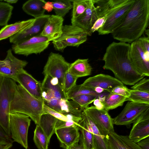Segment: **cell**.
<instances>
[{"mask_svg":"<svg viewBox=\"0 0 149 149\" xmlns=\"http://www.w3.org/2000/svg\"><path fill=\"white\" fill-rule=\"evenodd\" d=\"M130 44L113 42L107 47L102 60L103 68L111 71L123 84L133 86L144 77L133 68L129 57Z\"/></svg>","mask_w":149,"mask_h":149,"instance_id":"1","label":"cell"},{"mask_svg":"<svg viewBox=\"0 0 149 149\" xmlns=\"http://www.w3.org/2000/svg\"><path fill=\"white\" fill-rule=\"evenodd\" d=\"M149 21V0H135L121 24L111 34L120 42L131 43L141 36Z\"/></svg>","mask_w":149,"mask_h":149,"instance_id":"2","label":"cell"},{"mask_svg":"<svg viewBox=\"0 0 149 149\" xmlns=\"http://www.w3.org/2000/svg\"><path fill=\"white\" fill-rule=\"evenodd\" d=\"M43 103L36 99L19 84L16 85L10 107V113H18L29 116L36 125L43 113Z\"/></svg>","mask_w":149,"mask_h":149,"instance_id":"3","label":"cell"},{"mask_svg":"<svg viewBox=\"0 0 149 149\" xmlns=\"http://www.w3.org/2000/svg\"><path fill=\"white\" fill-rule=\"evenodd\" d=\"M135 0H112L107 18L97 31L98 34L111 33L122 23Z\"/></svg>","mask_w":149,"mask_h":149,"instance_id":"4","label":"cell"},{"mask_svg":"<svg viewBox=\"0 0 149 149\" xmlns=\"http://www.w3.org/2000/svg\"><path fill=\"white\" fill-rule=\"evenodd\" d=\"M16 82L4 76L0 90V126L9 137L11 136L9 125L10 107L15 91Z\"/></svg>","mask_w":149,"mask_h":149,"instance_id":"5","label":"cell"},{"mask_svg":"<svg viewBox=\"0 0 149 149\" xmlns=\"http://www.w3.org/2000/svg\"><path fill=\"white\" fill-rule=\"evenodd\" d=\"M87 33L83 29L73 25L63 26L61 36L52 41L55 49L63 51L68 46L78 47L87 40Z\"/></svg>","mask_w":149,"mask_h":149,"instance_id":"6","label":"cell"},{"mask_svg":"<svg viewBox=\"0 0 149 149\" xmlns=\"http://www.w3.org/2000/svg\"><path fill=\"white\" fill-rule=\"evenodd\" d=\"M25 114L18 113H10L9 125L11 136L13 141L28 149V133L31 120Z\"/></svg>","mask_w":149,"mask_h":149,"instance_id":"7","label":"cell"},{"mask_svg":"<svg viewBox=\"0 0 149 149\" xmlns=\"http://www.w3.org/2000/svg\"><path fill=\"white\" fill-rule=\"evenodd\" d=\"M70 65L61 55L51 52L44 67L43 73L45 76L56 78L63 89L65 76Z\"/></svg>","mask_w":149,"mask_h":149,"instance_id":"8","label":"cell"},{"mask_svg":"<svg viewBox=\"0 0 149 149\" xmlns=\"http://www.w3.org/2000/svg\"><path fill=\"white\" fill-rule=\"evenodd\" d=\"M129 57L134 69L139 74L149 76V52L146 50L138 39L131 43Z\"/></svg>","mask_w":149,"mask_h":149,"instance_id":"9","label":"cell"},{"mask_svg":"<svg viewBox=\"0 0 149 149\" xmlns=\"http://www.w3.org/2000/svg\"><path fill=\"white\" fill-rule=\"evenodd\" d=\"M50 42L41 35L32 37L12 46V50L16 54L27 56L32 54H40L48 47Z\"/></svg>","mask_w":149,"mask_h":149,"instance_id":"10","label":"cell"},{"mask_svg":"<svg viewBox=\"0 0 149 149\" xmlns=\"http://www.w3.org/2000/svg\"><path fill=\"white\" fill-rule=\"evenodd\" d=\"M148 108L149 104L129 101L121 112L113 118V124L125 125L129 128L131 124Z\"/></svg>","mask_w":149,"mask_h":149,"instance_id":"11","label":"cell"},{"mask_svg":"<svg viewBox=\"0 0 149 149\" xmlns=\"http://www.w3.org/2000/svg\"><path fill=\"white\" fill-rule=\"evenodd\" d=\"M83 111L104 136H108L110 133L114 131L113 118L108 111L92 106L87 108Z\"/></svg>","mask_w":149,"mask_h":149,"instance_id":"12","label":"cell"},{"mask_svg":"<svg viewBox=\"0 0 149 149\" xmlns=\"http://www.w3.org/2000/svg\"><path fill=\"white\" fill-rule=\"evenodd\" d=\"M12 51L11 49H9L5 58L0 60V74L14 81L17 74L24 69L28 62L16 58Z\"/></svg>","mask_w":149,"mask_h":149,"instance_id":"13","label":"cell"},{"mask_svg":"<svg viewBox=\"0 0 149 149\" xmlns=\"http://www.w3.org/2000/svg\"><path fill=\"white\" fill-rule=\"evenodd\" d=\"M50 15H45L35 18L33 24L30 26L10 38V43L15 44L32 37L41 35L45 25Z\"/></svg>","mask_w":149,"mask_h":149,"instance_id":"14","label":"cell"},{"mask_svg":"<svg viewBox=\"0 0 149 149\" xmlns=\"http://www.w3.org/2000/svg\"><path fill=\"white\" fill-rule=\"evenodd\" d=\"M82 84L93 90L95 88L99 87L109 93L115 87L124 86L123 83L116 78L102 74L89 77Z\"/></svg>","mask_w":149,"mask_h":149,"instance_id":"15","label":"cell"},{"mask_svg":"<svg viewBox=\"0 0 149 149\" xmlns=\"http://www.w3.org/2000/svg\"><path fill=\"white\" fill-rule=\"evenodd\" d=\"M128 136L130 140L136 143L149 137V108L144 111L133 123Z\"/></svg>","mask_w":149,"mask_h":149,"instance_id":"16","label":"cell"},{"mask_svg":"<svg viewBox=\"0 0 149 149\" xmlns=\"http://www.w3.org/2000/svg\"><path fill=\"white\" fill-rule=\"evenodd\" d=\"M14 81L19 83L33 97L43 102L41 83L24 69L17 74Z\"/></svg>","mask_w":149,"mask_h":149,"instance_id":"17","label":"cell"},{"mask_svg":"<svg viewBox=\"0 0 149 149\" xmlns=\"http://www.w3.org/2000/svg\"><path fill=\"white\" fill-rule=\"evenodd\" d=\"M41 86L43 101L49 100L53 98L57 99H67L66 93L56 78L45 76Z\"/></svg>","mask_w":149,"mask_h":149,"instance_id":"18","label":"cell"},{"mask_svg":"<svg viewBox=\"0 0 149 149\" xmlns=\"http://www.w3.org/2000/svg\"><path fill=\"white\" fill-rule=\"evenodd\" d=\"M79 124L70 127L56 129L55 133L64 149H69L75 143L79 141Z\"/></svg>","mask_w":149,"mask_h":149,"instance_id":"19","label":"cell"},{"mask_svg":"<svg viewBox=\"0 0 149 149\" xmlns=\"http://www.w3.org/2000/svg\"><path fill=\"white\" fill-rule=\"evenodd\" d=\"M43 104L51 109L63 114H71L81 117L83 111L79 109L72 101L66 99H57L53 98Z\"/></svg>","mask_w":149,"mask_h":149,"instance_id":"20","label":"cell"},{"mask_svg":"<svg viewBox=\"0 0 149 149\" xmlns=\"http://www.w3.org/2000/svg\"><path fill=\"white\" fill-rule=\"evenodd\" d=\"M63 18L56 15H50L41 35L46 37L50 42L59 38L62 33Z\"/></svg>","mask_w":149,"mask_h":149,"instance_id":"21","label":"cell"},{"mask_svg":"<svg viewBox=\"0 0 149 149\" xmlns=\"http://www.w3.org/2000/svg\"><path fill=\"white\" fill-rule=\"evenodd\" d=\"M109 149H141L128 136L118 134L114 131L108 136Z\"/></svg>","mask_w":149,"mask_h":149,"instance_id":"22","label":"cell"},{"mask_svg":"<svg viewBox=\"0 0 149 149\" xmlns=\"http://www.w3.org/2000/svg\"><path fill=\"white\" fill-rule=\"evenodd\" d=\"M96 0H89L88 5L84 12L74 20L71 21L72 25L78 26L84 30L90 36L93 14L95 9Z\"/></svg>","mask_w":149,"mask_h":149,"instance_id":"23","label":"cell"},{"mask_svg":"<svg viewBox=\"0 0 149 149\" xmlns=\"http://www.w3.org/2000/svg\"><path fill=\"white\" fill-rule=\"evenodd\" d=\"M35 19V18L31 19L5 26L0 30V41L10 38L29 27L33 24Z\"/></svg>","mask_w":149,"mask_h":149,"instance_id":"24","label":"cell"},{"mask_svg":"<svg viewBox=\"0 0 149 149\" xmlns=\"http://www.w3.org/2000/svg\"><path fill=\"white\" fill-rule=\"evenodd\" d=\"M82 119L79 123V130L81 131L80 144L86 149L93 148V135L91 127L85 118L83 112Z\"/></svg>","mask_w":149,"mask_h":149,"instance_id":"25","label":"cell"},{"mask_svg":"<svg viewBox=\"0 0 149 149\" xmlns=\"http://www.w3.org/2000/svg\"><path fill=\"white\" fill-rule=\"evenodd\" d=\"M92 70L88 59H78L70 63L68 72L79 78L90 75Z\"/></svg>","mask_w":149,"mask_h":149,"instance_id":"26","label":"cell"},{"mask_svg":"<svg viewBox=\"0 0 149 149\" xmlns=\"http://www.w3.org/2000/svg\"><path fill=\"white\" fill-rule=\"evenodd\" d=\"M83 113L92 130L93 148L94 149H109L108 136H106L103 135L91 119L83 111Z\"/></svg>","mask_w":149,"mask_h":149,"instance_id":"27","label":"cell"},{"mask_svg":"<svg viewBox=\"0 0 149 149\" xmlns=\"http://www.w3.org/2000/svg\"><path fill=\"white\" fill-rule=\"evenodd\" d=\"M46 2L43 0H29L23 4L22 9L27 14L37 18L45 15L43 6Z\"/></svg>","mask_w":149,"mask_h":149,"instance_id":"28","label":"cell"},{"mask_svg":"<svg viewBox=\"0 0 149 149\" xmlns=\"http://www.w3.org/2000/svg\"><path fill=\"white\" fill-rule=\"evenodd\" d=\"M58 120L51 115L43 112L37 124L40 127L45 134L49 142L52 136L55 133L56 123Z\"/></svg>","mask_w":149,"mask_h":149,"instance_id":"29","label":"cell"},{"mask_svg":"<svg viewBox=\"0 0 149 149\" xmlns=\"http://www.w3.org/2000/svg\"><path fill=\"white\" fill-rule=\"evenodd\" d=\"M99 97L98 98L104 106V109L107 111L122 106L126 101V97L112 93H109L102 97Z\"/></svg>","mask_w":149,"mask_h":149,"instance_id":"30","label":"cell"},{"mask_svg":"<svg viewBox=\"0 0 149 149\" xmlns=\"http://www.w3.org/2000/svg\"><path fill=\"white\" fill-rule=\"evenodd\" d=\"M67 98L68 100H72L73 97L77 96L84 95H90L98 97L101 96L102 94L96 93L92 89L83 85H75L66 93Z\"/></svg>","mask_w":149,"mask_h":149,"instance_id":"31","label":"cell"},{"mask_svg":"<svg viewBox=\"0 0 149 149\" xmlns=\"http://www.w3.org/2000/svg\"><path fill=\"white\" fill-rule=\"evenodd\" d=\"M53 10L56 15L63 18L72 8L71 0H56L53 1Z\"/></svg>","mask_w":149,"mask_h":149,"instance_id":"32","label":"cell"},{"mask_svg":"<svg viewBox=\"0 0 149 149\" xmlns=\"http://www.w3.org/2000/svg\"><path fill=\"white\" fill-rule=\"evenodd\" d=\"M33 141L38 149H48L49 142L40 127L37 124L34 132Z\"/></svg>","mask_w":149,"mask_h":149,"instance_id":"33","label":"cell"},{"mask_svg":"<svg viewBox=\"0 0 149 149\" xmlns=\"http://www.w3.org/2000/svg\"><path fill=\"white\" fill-rule=\"evenodd\" d=\"M44 112L49 113L58 120L63 121L72 120L79 123L82 119L81 117H78L71 114H63L57 112L51 109L43 104Z\"/></svg>","mask_w":149,"mask_h":149,"instance_id":"34","label":"cell"},{"mask_svg":"<svg viewBox=\"0 0 149 149\" xmlns=\"http://www.w3.org/2000/svg\"><path fill=\"white\" fill-rule=\"evenodd\" d=\"M71 1L72 5L71 19V21H72L84 12L88 5L89 0H73Z\"/></svg>","mask_w":149,"mask_h":149,"instance_id":"35","label":"cell"},{"mask_svg":"<svg viewBox=\"0 0 149 149\" xmlns=\"http://www.w3.org/2000/svg\"><path fill=\"white\" fill-rule=\"evenodd\" d=\"M13 9V6L9 4L0 1V26L8 25Z\"/></svg>","mask_w":149,"mask_h":149,"instance_id":"36","label":"cell"},{"mask_svg":"<svg viewBox=\"0 0 149 149\" xmlns=\"http://www.w3.org/2000/svg\"><path fill=\"white\" fill-rule=\"evenodd\" d=\"M98 97L92 95H84L75 97L72 99V102L82 111L88 107L90 104Z\"/></svg>","mask_w":149,"mask_h":149,"instance_id":"37","label":"cell"},{"mask_svg":"<svg viewBox=\"0 0 149 149\" xmlns=\"http://www.w3.org/2000/svg\"><path fill=\"white\" fill-rule=\"evenodd\" d=\"M130 95L126 101L149 104V93L137 90H129Z\"/></svg>","mask_w":149,"mask_h":149,"instance_id":"38","label":"cell"},{"mask_svg":"<svg viewBox=\"0 0 149 149\" xmlns=\"http://www.w3.org/2000/svg\"><path fill=\"white\" fill-rule=\"evenodd\" d=\"M77 77L72 75L68 72L65 78L63 89L66 93L74 86L76 84Z\"/></svg>","mask_w":149,"mask_h":149,"instance_id":"39","label":"cell"},{"mask_svg":"<svg viewBox=\"0 0 149 149\" xmlns=\"http://www.w3.org/2000/svg\"><path fill=\"white\" fill-rule=\"evenodd\" d=\"M133 90L149 93V79L143 78L131 87Z\"/></svg>","mask_w":149,"mask_h":149,"instance_id":"40","label":"cell"},{"mask_svg":"<svg viewBox=\"0 0 149 149\" xmlns=\"http://www.w3.org/2000/svg\"><path fill=\"white\" fill-rule=\"evenodd\" d=\"M12 146V140L6 135L0 136V149H10Z\"/></svg>","mask_w":149,"mask_h":149,"instance_id":"41","label":"cell"},{"mask_svg":"<svg viewBox=\"0 0 149 149\" xmlns=\"http://www.w3.org/2000/svg\"><path fill=\"white\" fill-rule=\"evenodd\" d=\"M129 90V89L124 86H119L114 88L110 93L121 95L127 98L130 95Z\"/></svg>","mask_w":149,"mask_h":149,"instance_id":"42","label":"cell"},{"mask_svg":"<svg viewBox=\"0 0 149 149\" xmlns=\"http://www.w3.org/2000/svg\"><path fill=\"white\" fill-rule=\"evenodd\" d=\"M79 123H78L72 120L65 121L58 119L56 123L55 130L58 129L70 127L75 125H78Z\"/></svg>","mask_w":149,"mask_h":149,"instance_id":"43","label":"cell"},{"mask_svg":"<svg viewBox=\"0 0 149 149\" xmlns=\"http://www.w3.org/2000/svg\"><path fill=\"white\" fill-rule=\"evenodd\" d=\"M137 144L141 149H149V137L140 141Z\"/></svg>","mask_w":149,"mask_h":149,"instance_id":"44","label":"cell"},{"mask_svg":"<svg viewBox=\"0 0 149 149\" xmlns=\"http://www.w3.org/2000/svg\"><path fill=\"white\" fill-rule=\"evenodd\" d=\"M43 8L48 12H51L53 10V2H46L43 6Z\"/></svg>","mask_w":149,"mask_h":149,"instance_id":"45","label":"cell"},{"mask_svg":"<svg viewBox=\"0 0 149 149\" xmlns=\"http://www.w3.org/2000/svg\"><path fill=\"white\" fill-rule=\"evenodd\" d=\"M93 102L95 106L97 109H104L103 105L98 98H96Z\"/></svg>","mask_w":149,"mask_h":149,"instance_id":"46","label":"cell"},{"mask_svg":"<svg viewBox=\"0 0 149 149\" xmlns=\"http://www.w3.org/2000/svg\"><path fill=\"white\" fill-rule=\"evenodd\" d=\"M77 142L71 146L69 149H86L83 146Z\"/></svg>","mask_w":149,"mask_h":149,"instance_id":"47","label":"cell"},{"mask_svg":"<svg viewBox=\"0 0 149 149\" xmlns=\"http://www.w3.org/2000/svg\"><path fill=\"white\" fill-rule=\"evenodd\" d=\"M94 90L96 93L99 94H102V93L104 91L102 88L99 87H96L95 88H94Z\"/></svg>","mask_w":149,"mask_h":149,"instance_id":"48","label":"cell"},{"mask_svg":"<svg viewBox=\"0 0 149 149\" xmlns=\"http://www.w3.org/2000/svg\"><path fill=\"white\" fill-rule=\"evenodd\" d=\"M4 1H6L7 3H16L18 1L17 0H4Z\"/></svg>","mask_w":149,"mask_h":149,"instance_id":"49","label":"cell"},{"mask_svg":"<svg viewBox=\"0 0 149 149\" xmlns=\"http://www.w3.org/2000/svg\"><path fill=\"white\" fill-rule=\"evenodd\" d=\"M4 76L0 74V90Z\"/></svg>","mask_w":149,"mask_h":149,"instance_id":"50","label":"cell"},{"mask_svg":"<svg viewBox=\"0 0 149 149\" xmlns=\"http://www.w3.org/2000/svg\"><path fill=\"white\" fill-rule=\"evenodd\" d=\"M146 34L148 35V36L149 37V29L146 30L144 32Z\"/></svg>","mask_w":149,"mask_h":149,"instance_id":"51","label":"cell"},{"mask_svg":"<svg viewBox=\"0 0 149 149\" xmlns=\"http://www.w3.org/2000/svg\"><path fill=\"white\" fill-rule=\"evenodd\" d=\"M92 149H94V148H92Z\"/></svg>","mask_w":149,"mask_h":149,"instance_id":"52","label":"cell"},{"mask_svg":"<svg viewBox=\"0 0 149 149\" xmlns=\"http://www.w3.org/2000/svg\"><path fill=\"white\" fill-rule=\"evenodd\" d=\"M0 136H1V135H0Z\"/></svg>","mask_w":149,"mask_h":149,"instance_id":"53","label":"cell"}]
</instances>
